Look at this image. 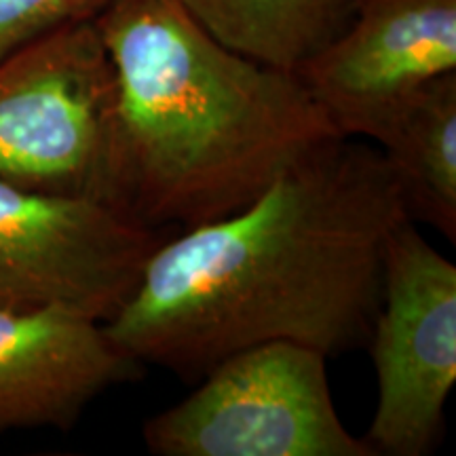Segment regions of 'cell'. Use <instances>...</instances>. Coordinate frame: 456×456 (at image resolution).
Listing matches in <instances>:
<instances>
[{
	"label": "cell",
	"instance_id": "6da1fadb",
	"mask_svg": "<svg viewBox=\"0 0 456 456\" xmlns=\"http://www.w3.org/2000/svg\"><path fill=\"white\" fill-rule=\"evenodd\" d=\"M410 220L379 146L332 138L224 218L165 239L104 326L140 363L197 383L248 346H368L387 239Z\"/></svg>",
	"mask_w": 456,
	"mask_h": 456
},
{
	"label": "cell",
	"instance_id": "7a4b0ae2",
	"mask_svg": "<svg viewBox=\"0 0 456 456\" xmlns=\"http://www.w3.org/2000/svg\"><path fill=\"white\" fill-rule=\"evenodd\" d=\"M117 81L121 209L180 232L243 209L342 138L294 72L226 47L182 0H114L95 17Z\"/></svg>",
	"mask_w": 456,
	"mask_h": 456
},
{
	"label": "cell",
	"instance_id": "3957f363",
	"mask_svg": "<svg viewBox=\"0 0 456 456\" xmlns=\"http://www.w3.org/2000/svg\"><path fill=\"white\" fill-rule=\"evenodd\" d=\"M114 110V68L95 21L64 26L3 55L0 180L121 209Z\"/></svg>",
	"mask_w": 456,
	"mask_h": 456
},
{
	"label": "cell",
	"instance_id": "277c9868",
	"mask_svg": "<svg viewBox=\"0 0 456 456\" xmlns=\"http://www.w3.org/2000/svg\"><path fill=\"white\" fill-rule=\"evenodd\" d=\"M328 359L288 340L232 353L151 416L142 440L157 456H379L340 420Z\"/></svg>",
	"mask_w": 456,
	"mask_h": 456
},
{
	"label": "cell",
	"instance_id": "5b68a950",
	"mask_svg": "<svg viewBox=\"0 0 456 456\" xmlns=\"http://www.w3.org/2000/svg\"><path fill=\"white\" fill-rule=\"evenodd\" d=\"M171 235L100 199L0 180V306H61L110 322Z\"/></svg>",
	"mask_w": 456,
	"mask_h": 456
},
{
	"label": "cell",
	"instance_id": "8992f818",
	"mask_svg": "<svg viewBox=\"0 0 456 456\" xmlns=\"http://www.w3.org/2000/svg\"><path fill=\"white\" fill-rule=\"evenodd\" d=\"M368 346L379 389L368 444L387 456L433 452L456 383V266L412 220L387 239Z\"/></svg>",
	"mask_w": 456,
	"mask_h": 456
},
{
	"label": "cell",
	"instance_id": "52a82bcc",
	"mask_svg": "<svg viewBox=\"0 0 456 456\" xmlns=\"http://www.w3.org/2000/svg\"><path fill=\"white\" fill-rule=\"evenodd\" d=\"M456 72V0H357L346 26L294 74L342 138L379 142Z\"/></svg>",
	"mask_w": 456,
	"mask_h": 456
},
{
	"label": "cell",
	"instance_id": "ba28073f",
	"mask_svg": "<svg viewBox=\"0 0 456 456\" xmlns=\"http://www.w3.org/2000/svg\"><path fill=\"white\" fill-rule=\"evenodd\" d=\"M142 374L144 363L110 338L104 322L61 306H0V436L70 429L95 397Z\"/></svg>",
	"mask_w": 456,
	"mask_h": 456
},
{
	"label": "cell",
	"instance_id": "9c48e42d",
	"mask_svg": "<svg viewBox=\"0 0 456 456\" xmlns=\"http://www.w3.org/2000/svg\"><path fill=\"white\" fill-rule=\"evenodd\" d=\"M410 220L456 239V72L403 108L380 140Z\"/></svg>",
	"mask_w": 456,
	"mask_h": 456
},
{
	"label": "cell",
	"instance_id": "30bf717a",
	"mask_svg": "<svg viewBox=\"0 0 456 456\" xmlns=\"http://www.w3.org/2000/svg\"><path fill=\"white\" fill-rule=\"evenodd\" d=\"M182 4L226 47L296 72L346 26L357 0H182Z\"/></svg>",
	"mask_w": 456,
	"mask_h": 456
},
{
	"label": "cell",
	"instance_id": "8fae6325",
	"mask_svg": "<svg viewBox=\"0 0 456 456\" xmlns=\"http://www.w3.org/2000/svg\"><path fill=\"white\" fill-rule=\"evenodd\" d=\"M114 0H0V57L70 24L94 21Z\"/></svg>",
	"mask_w": 456,
	"mask_h": 456
}]
</instances>
